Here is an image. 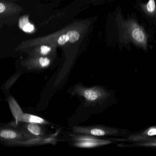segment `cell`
<instances>
[{
	"instance_id": "1",
	"label": "cell",
	"mask_w": 156,
	"mask_h": 156,
	"mask_svg": "<svg viewBox=\"0 0 156 156\" xmlns=\"http://www.w3.org/2000/svg\"><path fill=\"white\" fill-rule=\"evenodd\" d=\"M72 94L83 98L87 104H94L102 102L109 97L110 93L102 87L95 86L87 88L77 85L75 86Z\"/></svg>"
},
{
	"instance_id": "2",
	"label": "cell",
	"mask_w": 156,
	"mask_h": 156,
	"mask_svg": "<svg viewBox=\"0 0 156 156\" xmlns=\"http://www.w3.org/2000/svg\"><path fill=\"white\" fill-rule=\"evenodd\" d=\"M23 10L22 6L14 2L0 0V26L16 24Z\"/></svg>"
},
{
	"instance_id": "3",
	"label": "cell",
	"mask_w": 156,
	"mask_h": 156,
	"mask_svg": "<svg viewBox=\"0 0 156 156\" xmlns=\"http://www.w3.org/2000/svg\"><path fill=\"white\" fill-rule=\"evenodd\" d=\"M125 27L128 39L137 46L147 49V35L144 28L133 19L128 20Z\"/></svg>"
},
{
	"instance_id": "4",
	"label": "cell",
	"mask_w": 156,
	"mask_h": 156,
	"mask_svg": "<svg viewBox=\"0 0 156 156\" xmlns=\"http://www.w3.org/2000/svg\"><path fill=\"white\" fill-rule=\"evenodd\" d=\"M77 134L78 135H72L71 137L73 145L79 148H94L108 145L112 143L111 140L100 139L97 136L88 135Z\"/></svg>"
},
{
	"instance_id": "5",
	"label": "cell",
	"mask_w": 156,
	"mask_h": 156,
	"mask_svg": "<svg viewBox=\"0 0 156 156\" xmlns=\"http://www.w3.org/2000/svg\"><path fill=\"white\" fill-rule=\"evenodd\" d=\"M72 130L76 133L88 135L97 137L114 136L118 134L119 132L118 130L115 128L102 125L74 126Z\"/></svg>"
},
{
	"instance_id": "6",
	"label": "cell",
	"mask_w": 156,
	"mask_h": 156,
	"mask_svg": "<svg viewBox=\"0 0 156 156\" xmlns=\"http://www.w3.org/2000/svg\"><path fill=\"white\" fill-rule=\"evenodd\" d=\"M21 65L28 70H41L51 65L52 60L48 56L28 57L21 60Z\"/></svg>"
},
{
	"instance_id": "7",
	"label": "cell",
	"mask_w": 156,
	"mask_h": 156,
	"mask_svg": "<svg viewBox=\"0 0 156 156\" xmlns=\"http://www.w3.org/2000/svg\"><path fill=\"white\" fill-rule=\"evenodd\" d=\"M23 131L12 129H4L0 131V141L12 142L23 141L34 138L36 136H31Z\"/></svg>"
},
{
	"instance_id": "8",
	"label": "cell",
	"mask_w": 156,
	"mask_h": 156,
	"mask_svg": "<svg viewBox=\"0 0 156 156\" xmlns=\"http://www.w3.org/2000/svg\"><path fill=\"white\" fill-rule=\"evenodd\" d=\"M18 122L38 124L41 125H46L49 124L47 121L39 116L29 114H25L24 113L20 116Z\"/></svg>"
},
{
	"instance_id": "9",
	"label": "cell",
	"mask_w": 156,
	"mask_h": 156,
	"mask_svg": "<svg viewBox=\"0 0 156 156\" xmlns=\"http://www.w3.org/2000/svg\"><path fill=\"white\" fill-rule=\"evenodd\" d=\"M80 34L76 30H70L66 34L60 36L58 39V43L60 45H63L67 42L76 43L79 40Z\"/></svg>"
},
{
	"instance_id": "10",
	"label": "cell",
	"mask_w": 156,
	"mask_h": 156,
	"mask_svg": "<svg viewBox=\"0 0 156 156\" xmlns=\"http://www.w3.org/2000/svg\"><path fill=\"white\" fill-rule=\"evenodd\" d=\"M52 50L51 47L47 45H42L28 51L29 57L47 56Z\"/></svg>"
},
{
	"instance_id": "11",
	"label": "cell",
	"mask_w": 156,
	"mask_h": 156,
	"mask_svg": "<svg viewBox=\"0 0 156 156\" xmlns=\"http://www.w3.org/2000/svg\"><path fill=\"white\" fill-rule=\"evenodd\" d=\"M8 103L10 106V110L12 111V114L14 117L16 123V124L18 123V120L20 118V116L23 113L22 109L18 105L16 101L13 97H9L8 99Z\"/></svg>"
},
{
	"instance_id": "12",
	"label": "cell",
	"mask_w": 156,
	"mask_h": 156,
	"mask_svg": "<svg viewBox=\"0 0 156 156\" xmlns=\"http://www.w3.org/2000/svg\"><path fill=\"white\" fill-rule=\"evenodd\" d=\"M40 125L38 124L26 123L24 127L30 134L36 136H43L45 135V133Z\"/></svg>"
},
{
	"instance_id": "13",
	"label": "cell",
	"mask_w": 156,
	"mask_h": 156,
	"mask_svg": "<svg viewBox=\"0 0 156 156\" xmlns=\"http://www.w3.org/2000/svg\"><path fill=\"white\" fill-rule=\"evenodd\" d=\"M141 6L143 11L148 15L154 16L156 15L155 0H148L145 4H141Z\"/></svg>"
},
{
	"instance_id": "14",
	"label": "cell",
	"mask_w": 156,
	"mask_h": 156,
	"mask_svg": "<svg viewBox=\"0 0 156 156\" xmlns=\"http://www.w3.org/2000/svg\"><path fill=\"white\" fill-rule=\"evenodd\" d=\"M156 135V127H152L148 128L144 132L138 135L133 136L129 139L133 141H141L146 138L147 136Z\"/></svg>"
},
{
	"instance_id": "15",
	"label": "cell",
	"mask_w": 156,
	"mask_h": 156,
	"mask_svg": "<svg viewBox=\"0 0 156 156\" xmlns=\"http://www.w3.org/2000/svg\"><path fill=\"white\" fill-rule=\"evenodd\" d=\"M137 146L156 147V138H148L140 141L136 144Z\"/></svg>"
},
{
	"instance_id": "16",
	"label": "cell",
	"mask_w": 156,
	"mask_h": 156,
	"mask_svg": "<svg viewBox=\"0 0 156 156\" xmlns=\"http://www.w3.org/2000/svg\"><path fill=\"white\" fill-rule=\"evenodd\" d=\"M1 1H6V2H14L16 1H19L20 0H1Z\"/></svg>"
}]
</instances>
